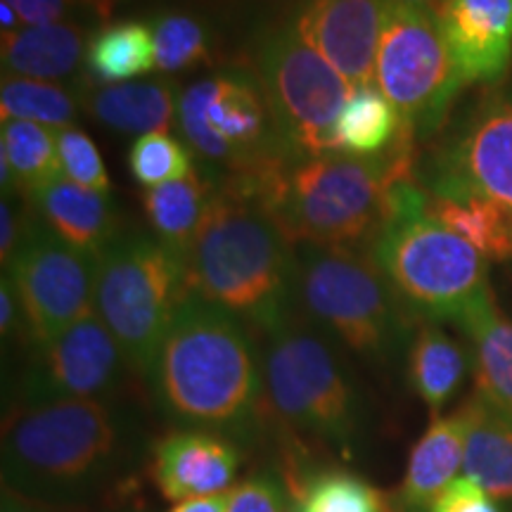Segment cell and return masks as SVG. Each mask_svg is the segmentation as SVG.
Returning a JSON list of instances; mask_svg holds the SVG:
<instances>
[{"instance_id": "1", "label": "cell", "mask_w": 512, "mask_h": 512, "mask_svg": "<svg viewBox=\"0 0 512 512\" xmlns=\"http://www.w3.org/2000/svg\"><path fill=\"white\" fill-rule=\"evenodd\" d=\"M415 138L406 124L396 145L380 157L292 159L252 183H230L264 207L290 245L356 249L375 238L389 188L415 176Z\"/></svg>"}, {"instance_id": "2", "label": "cell", "mask_w": 512, "mask_h": 512, "mask_svg": "<svg viewBox=\"0 0 512 512\" xmlns=\"http://www.w3.org/2000/svg\"><path fill=\"white\" fill-rule=\"evenodd\" d=\"M147 377L171 418L219 434L245 430L264 396V370L240 320L192 294L178 306Z\"/></svg>"}, {"instance_id": "3", "label": "cell", "mask_w": 512, "mask_h": 512, "mask_svg": "<svg viewBox=\"0 0 512 512\" xmlns=\"http://www.w3.org/2000/svg\"><path fill=\"white\" fill-rule=\"evenodd\" d=\"M185 285L192 297L273 335L287 323L292 245L252 195L221 181L185 254Z\"/></svg>"}, {"instance_id": "4", "label": "cell", "mask_w": 512, "mask_h": 512, "mask_svg": "<svg viewBox=\"0 0 512 512\" xmlns=\"http://www.w3.org/2000/svg\"><path fill=\"white\" fill-rule=\"evenodd\" d=\"M373 261L401 302L434 320L458 323L491 290L486 259L432 214L430 192L415 176L384 197Z\"/></svg>"}, {"instance_id": "5", "label": "cell", "mask_w": 512, "mask_h": 512, "mask_svg": "<svg viewBox=\"0 0 512 512\" xmlns=\"http://www.w3.org/2000/svg\"><path fill=\"white\" fill-rule=\"evenodd\" d=\"M117 441L100 399L29 403L5 422L3 486L43 503L83 494L110 472Z\"/></svg>"}, {"instance_id": "6", "label": "cell", "mask_w": 512, "mask_h": 512, "mask_svg": "<svg viewBox=\"0 0 512 512\" xmlns=\"http://www.w3.org/2000/svg\"><path fill=\"white\" fill-rule=\"evenodd\" d=\"M185 297V259L159 238L117 235L98 256L95 313L138 373H150Z\"/></svg>"}, {"instance_id": "7", "label": "cell", "mask_w": 512, "mask_h": 512, "mask_svg": "<svg viewBox=\"0 0 512 512\" xmlns=\"http://www.w3.org/2000/svg\"><path fill=\"white\" fill-rule=\"evenodd\" d=\"M178 131L204 162L226 181L252 183L297 159L268 105L259 76L228 69L202 79L178 95Z\"/></svg>"}, {"instance_id": "8", "label": "cell", "mask_w": 512, "mask_h": 512, "mask_svg": "<svg viewBox=\"0 0 512 512\" xmlns=\"http://www.w3.org/2000/svg\"><path fill=\"white\" fill-rule=\"evenodd\" d=\"M306 311L356 356L382 363L399 347L401 297L373 259L356 249L306 252L297 273Z\"/></svg>"}, {"instance_id": "9", "label": "cell", "mask_w": 512, "mask_h": 512, "mask_svg": "<svg viewBox=\"0 0 512 512\" xmlns=\"http://www.w3.org/2000/svg\"><path fill=\"white\" fill-rule=\"evenodd\" d=\"M264 396L290 430L309 432L349 456L361 430L358 401L339 358L318 335L290 323L273 332Z\"/></svg>"}, {"instance_id": "10", "label": "cell", "mask_w": 512, "mask_h": 512, "mask_svg": "<svg viewBox=\"0 0 512 512\" xmlns=\"http://www.w3.org/2000/svg\"><path fill=\"white\" fill-rule=\"evenodd\" d=\"M256 76L294 157L337 155L335 124L351 83L299 36L297 27L278 29L264 38Z\"/></svg>"}, {"instance_id": "11", "label": "cell", "mask_w": 512, "mask_h": 512, "mask_svg": "<svg viewBox=\"0 0 512 512\" xmlns=\"http://www.w3.org/2000/svg\"><path fill=\"white\" fill-rule=\"evenodd\" d=\"M375 86L413 126L415 136L430 138L439 131L465 81L434 12L384 3Z\"/></svg>"}, {"instance_id": "12", "label": "cell", "mask_w": 512, "mask_h": 512, "mask_svg": "<svg viewBox=\"0 0 512 512\" xmlns=\"http://www.w3.org/2000/svg\"><path fill=\"white\" fill-rule=\"evenodd\" d=\"M10 283L24 316V335L36 347L53 342L95 311L98 259L79 252L46 226L29 219L22 242L10 259Z\"/></svg>"}, {"instance_id": "13", "label": "cell", "mask_w": 512, "mask_h": 512, "mask_svg": "<svg viewBox=\"0 0 512 512\" xmlns=\"http://www.w3.org/2000/svg\"><path fill=\"white\" fill-rule=\"evenodd\" d=\"M427 192H465L512 211V95L479 105L434 152Z\"/></svg>"}, {"instance_id": "14", "label": "cell", "mask_w": 512, "mask_h": 512, "mask_svg": "<svg viewBox=\"0 0 512 512\" xmlns=\"http://www.w3.org/2000/svg\"><path fill=\"white\" fill-rule=\"evenodd\" d=\"M124 354L98 313H88L38 347L24 377V406L60 399H98L117 382Z\"/></svg>"}, {"instance_id": "15", "label": "cell", "mask_w": 512, "mask_h": 512, "mask_svg": "<svg viewBox=\"0 0 512 512\" xmlns=\"http://www.w3.org/2000/svg\"><path fill=\"white\" fill-rule=\"evenodd\" d=\"M384 0H309L297 19L299 36L351 86L375 83Z\"/></svg>"}, {"instance_id": "16", "label": "cell", "mask_w": 512, "mask_h": 512, "mask_svg": "<svg viewBox=\"0 0 512 512\" xmlns=\"http://www.w3.org/2000/svg\"><path fill=\"white\" fill-rule=\"evenodd\" d=\"M437 17L465 83H498L512 64V0H444Z\"/></svg>"}, {"instance_id": "17", "label": "cell", "mask_w": 512, "mask_h": 512, "mask_svg": "<svg viewBox=\"0 0 512 512\" xmlns=\"http://www.w3.org/2000/svg\"><path fill=\"white\" fill-rule=\"evenodd\" d=\"M240 456L233 441L211 430H178L157 441L152 477L166 501L221 496L233 489Z\"/></svg>"}, {"instance_id": "18", "label": "cell", "mask_w": 512, "mask_h": 512, "mask_svg": "<svg viewBox=\"0 0 512 512\" xmlns=\"http://www.w3.org/2000/svg\"><path fill=\"white\" fill-rule=\"evenodd\" d=\"M29 200L53 233L93 259H98L119 235L110 192L81 188L62 176L36 190Z\"/></svg>"}, {"instance_id": "19", "label": "cell", "mask_w": 512, "mask_h": 512, "mask_svg": "<svg viewBox=\"0 0 512 512\" xmlns=\"http://www.w3.org/2000/svg\"><path fill=\"white\" fill-rule=\"evenodd\" d=\"M465 439L467 418L463 408L446 418L432 420L411 448L406 475L396 494V503L403 512L430 510L434 498L463 470Z\"/></svg>"}, {"instance_id": "20", "label": "cell", "mask_w": 512, "mask_h": 512, "mask_svg": "<svg viewBox=\"0 0 512 512\" xmlns=\"http://www.w3.org/2000/svg\"><path fill=\"white\" fill-rule=\"evenodd\" d=\"M458 325L475 356V399L512 420V320L505 318L491 290L465 311Z\"/></svg>"}, {"instance_id": "21", "label": "cell", "mask_w": 512, "mask_h": 512, "mask_svg": "<svg viewBox=\"0 0 512 512\" xmlns=\"http://www.w3.org/2000/svg\"><path fill=\"white\" fill-rule=\"evenodd\" d=\"M88 38L76 24L55 22L46 27H24L0 38V60L5 76L36 81L67 79L86 60Z\"/></svg>"}, {"instance_id": "22", "label": "cell", "mask_w": 512, "mask_h": 512, "mask_svg": "<svg viewBox=\"0 0 512 512\" xmlns=\"http://www.w3.org/2000/svg\"><path fill=\"white\" fill-rule=\"evenodd\" d=\"M88 112L121 133L166 131L176 119L178 100L166 81H126L114 86H91L79 93Z\"/></svg>"}, {"instance_id": "23", "label": "cell", "mask_w": 512, "mask_h": 512, "mask_svg": "<svg viewBox=\"0 0 512 512\" xmlns=\"http://www.w3.org/2000/svg\"><path fill=\"white\" fill-rule=\"evenodd\" d=\"M463 411L467 418L463 472L503 510H512V420L479 399L467 401Z\"/></svg>"}, {"instance_id": "24", "label": "cell", "mask_w": 512, "mask_h": 512, "mask_svg": "<svg viewBox=\"0 0 512 512\" xmlns=\"http://www.w3.org/2000/svg\"><path fill=\"white\" fill-rule=\"evenodd\" d=\"M62 178L57 131L31 121H3L0 128V181L3 195L29 200L43 185Z\"/></svg>"}, {"instance_id": "25", "label": "cell", "mask_w": 512, "mask_h": 512, "mask_svg": "<svg viewBox=\"0 0 512 512\" xmlns=\"http://www.w3.org/2000/svg\"><path fill=\"white\" fill-rule=\"evenodd\" d=\"M406 121L375 83L351 86L335 124L337 155L373 159L396 145Z\"/></svg>"}, {"instance_id": "26", "label": "cell", "mask_w": 512, "mask_h": 512, "mask_svg": "<svg viewBox=\"0 0 512 512\" xmlns=\"http://www.w3.org/2000/svg\"><path fill=\"white\" fill-rule=\"evenodd\" d=\"M216 183H211L200 171H192L181 181L159 185L145 192L143 207L155 238L174 249L185 259L192 240L200 233L207 216Z\"/></svg>"}, {"instance_id": "27", "label": "cell", "mask_w": 512, "mask_h": 512, "mask_svg": "<svg viewBox=\"0 0 512 512\" xmlns=\"http://www.w3.org/2000/svg\"><path fill=\"white\" fill-rule=\"evenodd\" d=\"M430 211L484 259H512V211L465 192H430Z\"/></svg>"}, {"instance_id": "28", "label": "cell", "mask_w": 512, "mask_h": 512, "mask_svg": "<svg viewBox=\"0 0 512 512\" xmlns=\"http://www.w3.org/2000/svg\"><path fill=\"white\" fill-rule=\"evenodd\" d=\"M467 373V356L456 339L439 325H422L408 354V380L413 392L439 418V411L456 396Z\"/></svg>"}, {"instance_id": "29", "label": "cell", "mask_w": 512, "mask_h": 512, "mask_svg": "<svg viewBox=\"0 0 512 512\" xmlns=\"http://www.w3.org/2000/svg\"><path fill=\"white\" fill-rule=\"evenodd\" d=\"M86 69L100 83H126L155 69V38L150 24L126 19L88 38Z\"/></svg>"}, {"instance_id": "30", "label": "cell", "mask_w": 512, "mask_h": 512, "mask_svg": "<svg viewBox=\"0 0 512 512\" xmlns=\"http://www.w3.org/2000/svg\"><path fill=\"white\" fill-rule=\"evenodd\" d=\"M3 121H31L53 131L74 126L79 114V95L55 81L5 76L0 86Z\"/></svg>"}, {"instance_id": "31", "label": "cell", "mask_w": 512, "mask_h": 512, "mask_svg": "<svg viewBox=\"0 0 512 512\" xmlns=\"http://www.w3.org/2000/svg\"><path fill=\"white\" fill-rule=\"evenodd\" d=\"M302 512H387L389 501L363 477L347 470H323L292 491Z\"/></svg>"}, {"instance_id": "32", "label": "cell", "mask_w": 512, "mask_h": 512, "mask_svg": "<svg viewBox=\"0 0 512 512\" xmlns=\"http://www.w3.org/2000/svg\"><path fill=\"white\" fill-rule=\"evenodd\" d=\"M128 169L147 190L181 181L195 171L188 145L166 131H152L133 140L128 147Z\"/></svg>"}, {"instance_id": "33", "label": "cell", "mask_w": 512, "mask_h": 512, "mask_svg": "<svg viewBox=\"0 0 512 512\" xmlns=\"http://www.w3.org/2000/svg\"><path fill=\"white\" fill-rule=\"evenodd\" d=\"M155 38V69L185 72L209 60L207 31L195 17L183 12H164L150 22Z\"/></svg>"}, {"instance_id": "34", "label": "cell", "mask_w": 512, "mask_h": 512, "mask_svg": "<svg viewBox=\"0 0 512 512\" xmlns=\"http://www.w3.org/2000/svg\"><path fill=\"white\" fill-rule=\"evenodd\" d=\"M57 152H60L62 176L81 188L95 192H110V174L98 145L81 128L69 126L57 131Z\"/></svg>"}, {"instance_id": "35", "label": "cell", "mask_w": 512, "mask_h": 512, "mask_svg": "<svg viewBox=\"0 0 512 512\" xmlns=\"http://www.w3.org/2000/svg\"><path fill=\"white\" fill-rule=\"evenodd\" d=\"M294 494L275 477H252L226 494V512H290Z\"/></svg>"}, {"instance_id": "36", "label": "cell", "mask_w": 512, "mask_h": 512, "mask_svg": "<svg viewBox=\"0 0 512 512\" xmlns=\"http://www.w3.org/2000/svg\"><path fill=\"white\" fill-rule=\"evenodd\" d=\"M427 512H503L494 498L472 477H456L434 498Z\"/></svg>"}, {"instance_id": "37", "label": "cell", "mask_w": 512, "mask_h": 512, "mask_svg": "<svg viewBox=\"0 0 512 512\" xmlns=\"http://www.w3.org/2000/svg\"><path fill=\"white\" fill-rule=\"evenodd\" d=\"M22 19L24 27H46L62 22L69 0H5Z\"/></svg>"}, {"instance_id": "38", "label": "cell", "mask_w": 512, "mask_h": 512, "mask_svg": "<svg viewBox=\"0 0 512 512\" xmlns=\"http://www.w3.org/2000/svg\"><path fill=\"white\" fill-rule=\"evenodd\" d=\"M24 226H27V216L19 214L15 202L3 197V204H0V261H3V266H8L12 254L17 252Z\"/></svg>"}, {"instance_id": "39", "label": "cell", "mask_w": 512, "mask_h": 512, "mask_svg": "<svg viewBox=\"0 0 512 512\" xmlns=\"http://www.w3.org/2000/svg\"><path fill=\"white\" fill-rule=\"evenodd\" d=\"M19 330L24 332L22 306H19L17 292L10 283L8 273H3V280H0V332H3V337H12Z\"/></svg>"}, {"instance_id": "40", "label": "cell", "mask_w": 512, "mask_h": 512, "mask_svg": "<svg viewBox=\"0 0 512 512\" xmlns=\"http://www.w3.org/2000/svg\"><path fill=\"white\" fill-rule=\"evenodd\" d=\"M3 512H57L50 508L48 503L36 501V498H29L24 494H17V491L5 489L3 486Z\"/></svg>"}, {"instance_id": "41", "label": "cell", "mask_w": 512, "mask_h": 512, "mask_svg": "<svg viewBox=\"0 0 512 512\" xmlns=\"http://www.w3.org/2000/svg\"><path fill=\"white\" fill-rule=\"evenodd\" d=\"M169 512H226V494L190 498V501L176 503Z\"/></svg>"}, {"instance_id": "42", "label": "cell", "mask_w": 512, "mask_h": 512, "mask_svg": "<svg viewBox=\"0 0 512 512\" xmlns=\"http://www.w3.org/2000/svg\"><path fill=\"white\" fill-rule=\"evenodd\" d=\"M0 29H3V34H15V31L24 29L22 19L5 0H0Z\"/></svg>"}, {"instance_id": "43", "label": "cell", "mask_w": 512, "mask_h": 512, "mask_svg": "<svg viewBox=\"0 0 512 512\" xmlns=\"http://www.w3.org/2000/svg\"><path fill=\"white\" fill-rule=\"evenodd\" d=\"M384 3H392V5H408V8H420L427 12H437V8L444 0H384Z\"/></svg>"}, {"instance_id": "44", "label": "cell", "mask_w": 512, "mask_h": 512, "mask_svg": "<svg viewBox=\"0 0 512 512\" xmlns=\"http://www.w3.org/2000/svg\"><path fill=\"white\" fill-rule=\"evenodd\" d=\"M83 3L91 5V8H93L95 12H98V15L107 17V15H110V12L114 10V5L119 3V0H83Z\"/></svg>"}, {"instance_id": "45", "label": "cell", "mask_w": 512, "mask_h": 512, "mask_svg": "<svg viewBox=\"0 0 512 512\" xmlns=\"http://www.w3.org/2000/svg\"><path fill=\"white\" fill-rule=\"evenodd\" d=\"M387 512H403V510L399 508V505H392V503H389V505H387Z\"/></svg>"}, {"instance_id": "46", "label": "cell", "mask_w": 512, "mask_h": 512, "mask_svg": "<svg viewBox=\"0 0 512 512\" xmlns=\"http://www.w3.org/2000/svg\"><path fill=\"white\" fill-rule=\"evenodd\" d=\"M290 512H302V508H299L297 501H294V505H292V510H290Z\"/></svg>"}]
</instances>
